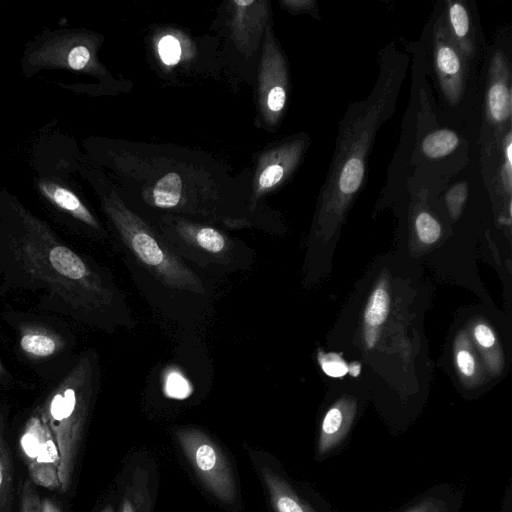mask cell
<instances>
[{"label":"cell","instance_id":"6da1fadb","mask_svg":"<svg viewBox=\"0 0 512 512\" xmlns=\"http://www.w3.org/2000/svg\"><path fill=\"white\" fill-rule=\"evenodd\" d=\"M403 55L382 56L370 96L350 106L340 125L335 153L322 191V213L339 216L361 188L376 132L391 115L405 73Z\"/></svg>","mask_w":512,"mask_h":512},{"label":"cell","instance_id":"7a4b0ae2","mask_svg":"<svg viewBox=\"0 0 512 512\" xmlns=\"http://www.w3.org/2000/svg\"><path fill=\"white\" fill-rule=\"evenodd\" d=\"M93 392V369L87 358L63 379L40 408L59 452V491L72 489Z\"/></svg>","mask_w":512,"mask_h":512},{"label":"cell","instance_id":"3957f363","mask_svg":"<svg viewBox=\"0 0 512 512\" xmlns=\"http://www.w3.org/2000/svg\"><path fill=\"white\" fill-rule=\"evenodd\" d=\"M105 210L124 244L159 282L178 291L205 293L198 275L140 217L115 198L106 200Z\"/></svg>","mask_w":512,"mask_h":512},{"label":"cell","instance_id":"277c9868","mask_svg":"<svg viewBox=\"0 0 512 512\" xmlns=\"http://www.w3.org/2000/svg\"><path fill=\"white\" fill-rule=\"evenodd\" d=\"M187 459L206 487L220 500L230 503L236 495L235 483L227 459L206 434L196 429L176 432Z\"/></svg>","mask_w":512,"mask_h":512},{"label":"cell","instance_id":"5b68a950","mask_svg":"<svg viewBox=\"0 0 512 512\" xmlns=\"http://www.w3.org/2000/svg\"><path fill=\"white\" fill-rule=\"evenodd\" d=\"M20 449L29 479L36 486L59 490V452L49 427L40 415L27 421L20 438Z\"/></svg>","mask_w":512,"mask_h":512},{"label":"cell","instance_id":"8992f818","mask_svg":"<svg viewBox=\"0 0 512 512\" xmlns=\"http://www.w3.org/2000/svg\"><path fill=\"white\" fill-rule=\"evenodd\" d=\"M170 239L178 255L198 263L228 265L234 255L230 238L210 226L177 221Z\"/></svg>","mask_w":512,"mask_h":512},{"label":"cell","instance_id":"52a82bcc","mask_svg":"<svg viewBox=\"0 0 512 512\" xmlns=\"http://www.w3.org/2000/svg\"><path fill=\"white\" fill-rule=\"evenodd\" d=\"M466 58L452 40L442 15L434 28V61L442 92L450 104L461 99L466 78Z\"/></svg>","mask_w":512,"mask_h":512},{"label":"cell","instance_id":"ba28073f","mask_svg":"<svg viewBox=\"0 0 512 512\" xmlns=\"http://www.w3.org/2000/svg\"><path fill=\"white\" fill-rule=\"evenodd\" d=\"M260 104L266 118L277 121L286 104L287 70L284 57L267 29L259 74Z\"/></svg>","mask_w":512,"mask_h":512},{"label":"cell","instance_id":"9c48e42d","mask_svg":"<svg viewBox=\"0 0 512 512\" xmlns=\"http://www.w3.org/2000/svg\"><path fill=\"white\" fill-rule=\"evenodd\" d=\"M92 56L87 38L80 34H64L42 44L30 55V62L37 66L83 71L91 66Z\"/></svg>","mask_w":512,"mask_h":512},{"label":"cell","instance_id":"30bf717a","mask_svg":"<svg viewBox=\"0 0 512 512\" xmlns=\"http://www.w3.org/2000/svg\"><path fill=\"white\" fill-rule=\"evenodd\" d=\"M303 149L304 141L294 140L264 154L257 171L256 195H262L279 185L294 170Z\"/></svg>","mask_w":512,"mask_h":512},{"label":"cell","instance_id":"8fae6325","mask_svg":"<svg viewBox=\"0 0 512 512\" xmlns=\"http://www.w3.org/2000/svg\"><path fill=\"white\" fill-rule=\"evenodd\" d=\"M510 70L505 55L496 52L491 60L486 94L488 119L496 126H502L511 116Z\"/></svg>","mask_w":512,"mask_h":512},{"label":"cell","instance_id":"7c38bea8","mask_svg":"<svg viewBox=\"0 0 512 512\" xmlns=\"http://www.w3.org/2000/svg\"><path fill=\"white\" fill-rule=\"evenodd\" d=\"M355 414V402L341 399L326 412L319 440V452L325 453L337 445L348 431Z\"/></svg>","mask_w":512,"mask_h":512},{"label":"cell","instance_id":"4fadbf2b","mask_svg":"<svg viewBox=\"0 0 512 512\" xmlns=\"http://www.w3.org/2000/svg\"><path fill=\"white\" fill-rule=\"evenodd\" d=\"M444 17L452 40L465 58H471L474 55L475 44L465 5L457 1L447 2L446 16L444 15Z\"/></svg>","mask_w":512,"mask_h":512},{"label":"cell","instance_id":"5bb4252c","mask_svg":"<svg viewBox=\"0 0 512 512\" xmlns=\"http://www.w3.org/2000/svg\"><path fill=\"white\" fill-rule=\"evenodd\" d=\"M38 186L41 193L54 205L93 228L99 227L88 208L71 190L50 180H41Z\"/></svg>","mask_w":512,"mask_h":512},{"label":"cell","instance_id":"9a60e30c","mask_svg":"<svg viewBox=\"0 0 512 512\" xmlns=\"http://www.w3.org/2000/svg\"><path fill=\"white\" fill-rule=\"evenodd\" d=\"M261 472L276 512H313L280 476L267 467Z\"/></svg>","mask_w":512,"mask_h":512},{"label":"cell","instance_id":"2e32d148","mask_svg":"<svg viewBox=\"0 0 512 512\" xmlns=\"http://www.w3.org/2000/svg\"><path fill=\"white\" fill-rule=\"evenodd\" d=\"M14 466L4 437V419L0 410V512H12L16 497Z\"/></svg>","mask_w":512,"mask_h":512},{"label":"cell","instance_id":"e0dca14e","mask_svg":"<svg viewBox=\"0 0 512 512\" xmlns=\"http://www.w3.org/2000/svg\"><path fill=\"white\" fill-rule=\"evenodd\" d=\"M456 369L467 385H476L482 379V367L467 335H458L454 345Z\"/></svg>","mask_w":512,"mask_h":512},{"label":"cell","instance_id":"ac0fdd59","mask_svg":"<svg viewBox=\"0 0 512 512\" xmlns=\"http://www.w3.org/2000/svg\"><path fill=\"white\" fill-rule=\"evenodd\" d=\"M181 192V177L169 172L156 182L152 191L153 203L159 208H174L180 203Z\"/></svg>","mask_w":512,"mask_h":512},{"label":"cell","instance_id":"d6986e66","mask_svg":"<svg viewBox=\"0 0 512 512\" xmlns=\"http://www.w3.org/2000/svg\"><path fill=\"white\" fill-rule=\"evenodd\" d=\"M20 345L24 352L35 357L50 356L59 347L56 336L42 329L24 331Z\"/></svg>","mask_w":512,"mask_h":512},{"label":"cell","instance_id":"ffe728a7","mask_svg":"<svg viewBox=\"0 0 512 512\" xmlns=\"http://www.w3.org/2000/svg\"><path fill=\"white\" fill-rule=\"evenodd\" d=\"M459 144L458 135L448 129L436 130L422 141V152L429 158L437 159L453 152Z\"/></svg>","mask_w":512,"mask_h":512},{"label":"cell","instance_id":"44dd1931","mask_svg":"<svg viewBox=\"0 0 512 512\" xmlns=\"http://www.w3.org/2000/svg\"><path fill=\"white\" fill-rule=\"evenodd\" d=\"M390 297L384 281L380 282L372 292L364 312L365 324L368 328L377 329L387 318Z\"/></svg>","mask_w":512,"mask_h":512},{"label":"cell","instance_id":"7402d4cb","mask_svg":"<svg viewBox=\"0 0 512 512\" xmlns=\"http://www.w3.org/2000/svg\"><path fill=\"white\" fill-rule=\"evenodd\" d=\"M473 337L480 347L486 362L489 363L492 371H499L501 368V357L497 348V339L493 330L484 323H478L473 328Z\"/></svg>","mask_w":512,"mask_h":512},{"label":"cell","instance_id":"603a6c76","mask_svg":"<svg viewBox=\"0 0 512 512\" xmlns=\"http://www.w3.org/2000/svg\"><path fill=\"white\" fill-rule=\"evenodd\" d=\"M12 512H41V496L30 479L19 482Z\"/></svg>","mask_w":512,"mask_h":512},{"label":"cell","instance_id":"cb8c5ba5","mask_svg":"<svg viewBox=\"0 0 512 512\" xmlns=\"http://www.w3.org/2000/svg\"><path fill=\"white\" fill-rule=\"evenodd\" d=\"M415 228L419 240L425 244H433L441 236V225L427 212L418 214L415 220Z\"/></svg>","mask_w":512,"mask_h":512},{"label":"cell","instance_id":"d4e9b609","mask_svg":"<svg viewBox=\"0 0 512 512\" xmlns=\"http://www.w3.org/2000/svg\"><path fill=\"white\" fill-rule=\"evenodd\" d=\"M165 394L174 399H185L191 392L189 381L178 371H170L165 377Z\"/></svg>","mask_w":512,"mask_h":512},{"label":"cell","instance_id":"484cf974","mask_svg":"<svg viewBox=\"0 0 512 512\" xmlns=\"http://www.w3.org/2000/svg\"><path fill=\"white\" fill-rule=\"evenodd\" d=\"M467 184L464 182L453 185L446 193V204L450 215L456 219L463 208L467 198Z\"/></svg>","mask_w":512,"mask_h":512},{"label":"cell","instance_id":"4316f807","mask_svg":"<svg viewBox=\"0 0 512 512\" xmlns=\"http://www.w3.org/2000/svg\"><path fill=\"white\" fill-rule=\"evenodd\" d=\"M158 52L165 64L175 65L181 57L180 43L175 37L166 35L158 43Z\"/></svg>","mask_w":512,"mask_h":512},{"label":"cell","instance_id":"83f0119b","mask_svg":"<svg viewBox=\"0 0 512 512\" xmlns=\"http://www.w3.org/2000/svg\"><path fill=\"white\" fill-rule=\"evenodd\" d=\"M319 363L322 370L331 377H342L348 373V366L345 361L335 353L324 354L319 352Z\"/></svg>","mask_w":512,"mask_h":512},{"label":"cell","instance_id":"f1b7e54d","mask_svg":"<svg viewBox=\"0 0 512 512\" xmlns=\"http://www.w3.org/2000/svg\"><path fill=\"white\" fill-rule=\"evenodd\" d=\"M501 180L504 190L510 195L512 184V136L510 131L504 140V163L501 170Z\"/></svg>","mask_w":512,"mask_h":512},{"label":"cell","instance_id":"f546056e","mask_svg":"<svg viewBox=\"0 0 512 512\" xmlns=\"http://www.w3.org/2000/svg\"><path fill=\"white\" fill-rule=\"evenodd\" d=\"M41 512H64V509L55 499L41 497Z\"/></svg>","mask_w":512,"mask_h":512},{"label":"cell","instance_id":"4dcf8cb0","mask_svg":"<svg viewBox=\"0 0 512 512\" xmlns=\"http://www.w3.org/2000/svg\"><path fill=\"white\" fill-rule=\"evenodd\" d=\"M286 4L289 8L295 9V10H309L312 9V6L315 5L314 1H285L283 2Z\"/></svg>","mask_w":512,"mask_h":512},{"label":"cell","instance_id":"1f68e13d","mask_svg":"<svg viewBox=\"0 0 512 512\" xmlns=\"http://www.w3.org/2000/svg\"><path fill=\"white\" fill-rule=\"evenodd\" d=\"M349 371L353 376H357L360 372V365L358 363L352 364L350 367H348V372Z\"/></svg>","mask_w":512,"mask_h":512},{"label":"cell","instance_id":"d6a6232c","mask_svg":"<svg viewBox=\"0 0 512 512\" xmlns=\"http://www.w3.org/2000/svg\"><path fill=\"white\" fill-rule=\"evenodd\" d=\"M122 512H134L133 507L131 506V503L128 500L124 502Z\"/></svg>","mask_w":512,"mask_h":512},{"label":"cell","instance_id":"836d02e7","mask_svg":"<svg viewBox=\"0 0 512 512\" xmlns=\"http://www.w3.org/2000/svg\"><path fill=\"white\" fill-rule=\"evenodd\" d=\"M102 512H113V510L110 506H107L106 508H104V510H102Z\"/></svg>","mask_w":512,"mask_h":512},{"label":"cell","instance_id":"e575fe53","mask_svg":"<svg viewBox=\"0 0 512 512\" xmlns=\"http://www.w3.org/2000/svg\"><path fill=\"white\" fill-rule=\"evenodd\" d=\"M3 372H4V369H3V366H2V364L0 362V374H2Z\"/></svg>","mask_w":512,"mask_h":512},{"label":"cell","instance_id":"d590c367","mask_svg":"<svg viewBox=\"0 0 512 512\" xmlns=\"http://www.w3.org/2000/svg\"><path fill=\"white\" fill-rule=\"evenodd\" d=\"M413 512H419V511H413Z\"/></svg>","mask_w":512,"mask_h":512}]
</instances>
